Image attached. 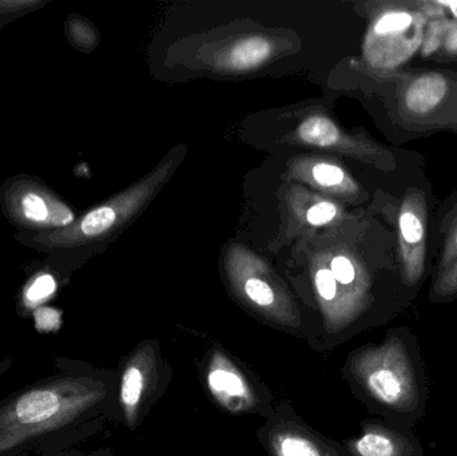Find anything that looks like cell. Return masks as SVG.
<instances>
[{
  "instance_id": "14",
  "label": "cell",
  "mask_w": 457,
  "mask_h": 456,
  "mask_svg": "<svg viewBox=\"0 0 457 456\" xmlns=\"http://www.w3.org/2000/svg\"><path fill=\"white\" fill-rule=\"evenodd\" d=\"M443 230H445V241H443L442 254L437 262L436 272L457 259V205L447 217V224L443 227Z\"/></svg>"
},
{
  "instance_id": "11",
  "label": "cell",
  "mask_w": 457,
  "mask_h": 456,
  "mask_svg": "<svg viewBox=\"0 0 457 456\" xmlns=\"http://www.w3.org/2000/svg\"><path fill=\"white\" fill-rule=\"evenodd\" d=\"M271 53V46L268 40L261 37H252L238 43L228 55V63L234 69L246 70L250 67L258 66L265 59L269 58Z\"/></svg>"
},
{
  "instance_id": "1",
  "label": "cell",
  "mask_w": 457,
  "mask_h": 456,
  "mask_svg": "<svg viewBox=\"0 0 457 456\" xmlns=\"http://www.w3.org/2000/svg\"><path fill=\"white\" fill-rule=\"evenodd\" d=\"M106 383L87 369L62 367L0 402V456L55 454L104 406Z\"/></svg>"
},
{
  "instance_id": "2",
  "label": "cell",
  "mask_w": 457,
  "mask_h": 456,
  "mask_svg": "<svg viewBox=\"0 0 457 456\" xmlns=\"http://www.w3.org/2000/svg\"><path fill=\"white\" fill-rule=\"evenodd\" d=\"M344 374L354 394L384 422L413 430L426 417L428 379L418 336L407 327L386 331L378 344L348 356Z\"/></svg>"
},
{
  "instance_id": "13",
  "label": "cell",
  "mask_w": 457,
  "mask_h": 456,
  "mask_svg": "<svg viewBox=\"0 0 457 456\" xmlns=\"http://www.w3.org/2000/svg\"><path fill=\"white\" fill-rule=\"evenodd\" d=\"M457 299V259L447 267L435 272L429 289V300L434 304H447Z\"/></svg>"
},
{
  "instance_id": "7",
  "label": "cell",
  "mask_w": 457,
  "mask_h": 456,
  "mask_svg": "<svg viewBox=\"0 0 457 456\" xmlns=\"http://www.w3.org/2000/svg\"><path fill=\"white\" fill-rule=\"evenodd\" d=\"M158 380L157 348L152 343L139 345L125 363L120 375V399L123 419L130 428H136L144 412L145 404Z\"/></svg>"
},
{
  "instance_id": "21",
  "label": "cell",
  "mask_w": 457,
  "mask_h": 456,
  "mask_svg": "<svg viewBox=\"0 0 457 456\" xmlns=\"http://www.w3.org/2000/svg\"><path fill=\"white\" fill-rule=\"evenodd\" d=\"M43 456H74L72 454H63V452H55V454H48Z\"/></svg>"
},
{
  "instance_id": "18",
  "label": "cell",
  "mask_w": 457,
  "mask_h": 456,
  "mask_svg": "<svg viewBox=\"0 0 457 456\" xmlns=\"http://www.w3.org/2000/svg\"><path fill=\"white\" fill-rule=\"evenodd\" d=\"M337 214V208L332 203H320L308 211V221L312 225H325L332 221Z\"/></svg>"
},
{
  "instance_id": "20",
  "label": "cell",
  "mask_w": 457,
  "mask_h": 456,
  "mask_svg": "<svg viewBox=\"0 0 457 456\" xmlns=\"http://www.w3.org/2000/svg\"><path fill=\"white\" fill-rule=\"evenodd\" d=\"M35 318H37V327L42 331H50L54 327H58L61 324L59 313H56L54 310H47V308L37 310Z\"/></svg>"
},
{
  "instance_id": "12",
  "label": "cell",
  "mask_w": 457,
  "mask_h": 456,
  "mask_svg": "<svg viewBox=\"0 0 457 456\" xmlns=\"http://www.w3.org/2000/svg\"><path fill=\"white\" fill-rule=\"evenodd\" d=\"M301 139L314 146H333L340 141L337 126L325 117L308 118L298 129Z\"/></svg>"
},
{
  "instance_id": "9",
  "label": "cell",
  "mask_w": 457,
  "mask_h": 456,
  "mask_svg": "<svg viewBox=\"0 0 457 456\" xmlns=\"http://www.w3.org/2000/svg\"><path fill=\"white\" fill-rule=\"evenodd\" d=\"M349 456H426L413 430L395 427L384 420H365L361 433L346 441Z\"/></svg>"
},
{
  "instance_id": "17",
  "label": "cell",
  "mask_w": 457,
  "mask_h": 456,
  "mask_svg": "<svg viewBox=\"0 0 457 456\" xmlns=\"http://www.w3.org/2000/svg\"><path fill=\"white\" fill-rule=\"evenodd\" d=\"M313 176L324 187H338L345 182V173L338 166L320 163L313 169Z\"/></svg>"
},
{
  "instance_id": "5",
  "label": "cell",
  "mask_w": 457,
  "mask_h": 456,
  "mask_svg": "<svg viewBox=\"0 0 457 456\" xmlns=\"http://www.w3.org/2000/svg\"><path fill=\"white\" fill-rule=\"evenodd\" d=\"M271 456H349L301 422L293 412L279 410L261 430Z\"/></svg>"
},
{
  "instance_id": "8",
  "label": "cell",
  "mask_w": 457,
  "mask_h": 456,
  "mask_svg": "<svg viewBox=\"0 0 457 456\" xmlns=\"http://www.w3.org/2000/svg\"><path fill=\"white\" fill-rule=\"evenodd\" d=\"M400 114L405 118H431L453 94L450 74L443 71H400Z\"/></svg>"
},
{
  "instance_id": "3",
  "label": "cell",
  "mask_w": 457,
  "mask_h": 456,
  "mask_svg": "<svg viewBox=\"0 0 457 456\" xmlns=\"http://www.w3.org/2000/svg\"><path fill=\"white\" fill-rule=\"evenodd\" d=\"M428 208L426 192L410 187L397 211V269L403 286L415 296L427 273Z\"/></svg>"
},
{
  "instance_id": "6",
  "label": "cell",
  "mask_w": 457,
  "mask_h": 456,
  "mask_svg": "<svg viewBox=\"0 0 457 456\" xmlns=\"http://www.w3.org/2000/svg\"><path fill=\"white\" fill-rule=\"evenodd\" d=\"M205 382L212 398L230 414H252L260 407L257 390L224 351H212Z\"/></svg>"
},
{
  "instance_id": "15",
  "label": "cell",
  "mask_w": 457,
  "mask_h": 456,
  "mask_svg": "<svg viewBox=\"0 0 457 456\" xmlns=\"http://www.w3.org/2000/svg\"><path fill=\"white\" fill-rule=\"evenodd\" d=\"M115 222V211L109 206H102L83 219L82 230L86 236H98L106 232Z\"/></svg>"
},
{
  "instance_id": "19",
  "label": "cell",
  "mask_w": 457,
  "mask_h": 456,
  "mask_svg": "<svg viewBox=\"0 0 457 456\" xmlns=\"http://www.w3.org/2000/svg\"><path fill=\"white\" fill-rule=\"evenodd\" d=\"M23 209L29 219L37 220V221L47 219V206L39 195H27L23 200Z\"/></svg>"
},
{
  "instance_id": "16",
  "label": "cell",
  "mask_w": 457,
  "mask_h": 456,
  "mask_svg": "<svg viewBox=\"0 0 457 456\" xmlns=\"http://www.w3.org/2000/svg\"><path fill=\"white\" fill-rule=\"evenodd\" d=\"M55 291V281L51 276L45 275L37 278L29 286L26 294V300L29 304L37 305L43 300L50 297Z\"/></svg>"
},
{
  "instance_id": "4",
  "label": "cell",
  "mask_w": 457,
  "mask_h": 456,
  "mask_svg": "<svg viewBox=\"0 0 457 456\" xmlns=\"http://www.w3.org/2000/svg\"><path fill=\"white\" fill-rule=\"evenodd\" d=\"M428 23L420 2H400L381 12L373 24L376 63L396 67L410 61L423 46Z\"/></svg>"
},
{
  "instance_id": "10",
  "label": "cell",
  "mask_w": 457,
  "mask_h": 456,
  "mask_svg": "<svg viewBox=\"0 0 457 456\" xmlns=\"http://www.w3.org/2000/svg\"><path fill=\"white\" fill-rule=\"evenodd\" d=\"M420 50L426 58L457 59V21L429 19Z\"/></svg>"
}]
</instances>
